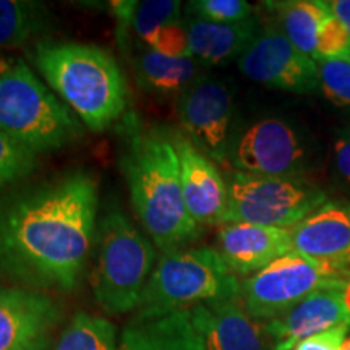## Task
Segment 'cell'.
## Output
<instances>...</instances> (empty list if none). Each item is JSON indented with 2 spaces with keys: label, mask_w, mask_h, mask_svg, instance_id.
Here are the masks:
<instances>
[{
  "label": "cell",
  "mask_w": 350,
  "mask_h": 350,
  "mask_svg": "<svg viewBox=\"0 0 350 350\" xmlns=\"http://www.w3.org/2000/svg\"><path fill=\"white\" fill-rule=\"evenodd\" d=\"M98 183L85 170L0 193V275L34 291H73L93 252Z\"/></svg>",
  "instance_id": "obj_1"
},
{
  "label": "cell",
  "mask_w": 350,
  "mask_h": 350,
  "mask_svg": "<svg viewBox=\"0 0 350 350\" xmlns=\"http://www.w3.org/2000/svg\"><path fill=\"white\" fill-rule=\"evenodd\" d=\"M120 165L131 206L152 242L163 253L178 250L200 235V226L187 211L180 163L172 131L144 129L133 113L122 124Z\"/></svg>",
  "instance_id": "obj_2"
},
{
  "label": "cell",
  "mask_w": 350,
  "mask_h": 350,
  "mask_svg": "<svg viewBox=\"0 0 350 350\" xmlns=\"http://www.w3.org/2000/svg\"><path fill=\"white\" fill-rule=\"evenodd\" d=\"M31 60L90 130L104 131L124 117L129 88L109 51L91 44L44 39L34 46Z\"/></svg>",
  "instance_id": "obj_3"
},
{
  "label": "cell",
  "mask_w": 350,
  "mask_h": 350,
  "mask_svg": "<svg viewBox=\"0 0 350 350\" xmlns=\"http://www.w3.org/2000/svg\"><path fill=\"white\" fill-rule=\"evenodd\" d=\"M91 286L100 308L109 314L138 310L154 271L152 243L119 209L104 214L96 229Z\"/></svg>",
  "instance_id": "obj_4"
},
{
  "label": "cell",
  "mask_w": 350,
  "mask_h": 350,
  "mask_svg": "<svg viewBox=\"0 0 350 350\" xmlns=\"http://www.w3.org/2000/svg\"><path fill=\"white\" fill-rule=\"evenodd\" d=\"M0 131L34 154L78 142L83 126L23 60L0 72Z\"/></svg>",
  "instance_id": "obj_5"
},
{
  "label": "cell",
  "mask_w": 350,
  "mask_h": 350,
  "mask_svg": "<svg viewBox=\"0 0 350 350\" xmlns=\"http://www.w3.org/2000/svg\"><path fill=\"white\" fill-rule=\"evenodd\" d=\"M232 299H240V282L216 248H178L157 260L138 310H172Z\"/></svg>",
  "instance_id": "obj_6"
},
{
  "label": "cell",
  "mask_w": 350,
  "mask_h": 350,
  "mask_svg": "<svg viewBox=\"0 0 350 350\" xmlns=\"http://www.w3.org/2000/svg\"><path fill=\"white\" fill-rule=\"evenodd\" d=\"M229 204L222 224H247L292 227L325 204L327 193L305 177H265L226 169Z\"/></svg>",
  "instance_id": "obj_7"
},
{
  "label": "cell",
  "mask_w": 350,
  "mask_h": 350,
  "mask_svg": "<svg viewBox=\"0 0 350 350\" xmlns=\"http://www.w3.org/2000/svg\"><path fill=\"white\" fill-rule=\"evenodd\" d=\"M350 284L338 262L291 252L240 284V301L253 319L271 321L321 288Z\"/></svg>",
  "instance_id": "obj_8"
},
{
  "label": "cell",
  "mask_w": 350,
  "mask_h": 350,
  "mask_svg": "<svg viewBox=\"0 0 350 350\" xmlns=\"http://www.w3.org/2000/svg\"><path fill=\"white\" fill-rule=\"evenodd\" d=\"M180 131L214 164L229 167L235 133V99L232 86L209 73L201 75L175 98Z\"/></svg>",
  "instance_id": "obj_9"
},
{
  "label": "cell",
  "mask_w": 350,
  "mask_h": 350,
  "mask_svg": "<svg viewBox=\"0 0 350 350\" xmlns=\"http://www.w3.org/2000/svg\"><path fill=\"white\" fill-rule=\"evenodd\" d=\"M308 167V144L287 120L265 117L239 125L227 169L265 177H304Z\"/></svg>",
  "instance_id": "obj_10"
},
{
  "label": "cell",
  "mask_w": 350,
  "mask_h": 350,
  "mask_svg": "<svg viewBox=\"0 0 350 350\" xmlns=\"http://www.w3.org/2000/svg\"><path fill=\"white\" fill-rule=\"evenodd\" d=\"M237 65L252 81L273 90L308 94L319 88L317 62L301 54L275 23L262 26Z\"/></svg>",
  "instance_id": "obj_11"
},
{
  "label": "cell",
  "mask_w": 350,
  "mask_h": 350,
  "mask_svg": "<svg viewBox=\"0 0 350 350\" xmlns=\"http://www.w3.org/2000/svg\"><path fill=\"white\" fill-rule=\"evenodd\" d=\"M62 318L51 295L26 287H0V350H33L49 345Z\"/></svg>",
  "instance_id": "obj_12"
},
{
  "label": "cell",
  "mask_w": 350,
  "mask_h": 350,
  "mask_svg": "<svg viewBox=\"0 0 350 350\" xmlns=\"http://www.w3.org/2000/svg\"><path fill=\"white\" fill-rule=\"evenodd\" d=\"M274 12L278 28L310 59L336 55L350 47L344 25L321 0H287L266 3Z\"/></svg>",
  "instance_id": "obj_13"
},
{
  "label": "cell",
  "mask_w": 350,
  "mask_h": 350,
  "mask_svg": "<svg viewBox=\"0 0 350 350\" xmlns=\"http://www.w3.org/2000/svg\"><path fill=\"white\" fill-rule=\"evenodd\" d=\"M262 325L273 350H292L312 336L350 325V284L321 288Z\"/></svg>",
  "instance_id": "obj_14"
},
{
  "label": "cell",
  "mask_w": 350,
  "mask_h": 350,
  "mask_svg": "<svg viewBox=\"0 0 350 350\" xmlns=\"http://www.w3.org/2000/svg\"><path fill=\"white\" fill-rule=\"evenodd\" d=\"M172 142L180 163L182 191L188 214L198 226H221L229 204L224 174L182 131H172Z\"/></svg>",
  "instance_id": "obj_15"
},
{
  "label": "cell",
  "mask_w": 350,
  "mask_h": 350,
  "mask_svg": "<svg viewBox=\"0 0 350 350\" xmlns=\"http://www.w3.org/2000/svg\"><path fill=\"white\" fill-rule=\"evenodd\" d=\"M216 250L235 275H250L292 252L291 229L227 222L217 230Z\"/></svg>",
  "instance_id": "obj_16"
},
{
  "label": "cell",
  "mask_w": 350,
  "mask_h": 350,
  "mask_svg": "<svg viewBox=\"0 0 350 350\" xmlns=\"http://www.w3.org/2000/svg\"><path fill=\"white\" fill-rule=\"evenodd\" d=\"M291 234L292 252L342 266L350 255V201L327 200L292 227Z\"/></svg>",
  "instance_id": "obj_17"
},
{
  "label": "cell",
  "mask_w": 350,
  "mask_h": 350,
  "mask_svg": "<svg viewBox=\"0 0 350 350\" xmlns=\"http://www.w3.org/2000/svg\"><path fill=\"white\" fill-rule=\"evenodd\" d=\"M185 26L191 57L206 68L239 60L261 29L255 16L234 25L211 23L191 16L185 20Z\"/></svg>",
  "instance_id": "obj_18"
},
{
  "label": "cell",
  "mask_w": 350,
  "mask_h": 350,
  "mask_svg": "<svg viewBox=\"0 0 350 350\" xmlns=\"http://www.w3.org/2000/svg\"><path fill=\"white\" fill-rule=\"evenodd\" d=\"M138 49L131 55V70L137 85L143 91L156 96H174L178 98L204 75V68L193 57L172 59L159 52L137 44Z\"/></svg>",
  "instance_id": "obj_19"
},
{
  "label": "cell",
  "mask_w": 350,
  "mask_h": 350,
  "mask_svg": "<svg viewBox=\"0 0 350 350\" xmlns=\"http://www.w3.org/2000/svg\"><path fill=\"white\" fill-rule=\"evenodd\" d=\"M111 7L117 20V38L125 54L131 47V38L143 42L163 26L182 20V3L175 0H116Z\"/></svg>",
  "instance_id": "obj_20"
},
{
  "label": "cell",
  "mask_w": 350,
  "mask_h": 350,
  "mask_svg": "<svg viewBox=\"0 0 350 350\" xmlns=\"http://www.w3.org/2000/svg\"><path fill=\"white\" fill-rule=\"evenodd\" d=\"M49 12L29 0H0V49L25 46L34 34L46 31Z\"/></svg>",
  "instance_id": "obj_21"
},
{
  "label": "cell",
  "mask_w": 350,
  "mask_h": 350,
  "mask_svg": "<svg viewBox=\"0 0 350 350\" xmlns=\"http://www.w3.org/2000/svg\"><path fill=\"white\" fill-rule=\"evenodd\" d=\"M52 350H120L117 327L106 318L78 312Z\"/></svg>",
  "instance_id": "obj_22"
},
{
  "label": "cell",
  "mask_w": 350,
  "mask_h": 350,
  "mask_svg": "<svg viewBox=\"0 0 350 350\" xmlns=\"http://www.w3.org/2000/svg\"><path fill=\"white\" fill-rule=\"evenodd\" d=\"M314 62L318 67L319 90L325 98L338 107H350V47Z\"/></svg>",
  "instance_id": "obj_23"
},
{
  "label": "cell",
  "mask_w": 350,
  "mask_h": 350,
  "mask_svg": "<svg viewBox=\"0 0 350 350\" xmlns=\"http://www.w3.org/2000/svg\"><path fill=\"white\" fill-rule=\"evenodd\" d=\"M36 165L38 154L0 131V188L23 180Z\"/></svg>",
  "instance_id": "obj_24"
},
{
  "label": "cell",
  "mask_w": 350,
  "mask_h": 350,
  "mask_svg": "<svg viewBox=\"0 0 350 350\" xmlns=\"http://www.w3.org/2000/svg\"><path fill=\"white\" fill-rule=\"evenodd\" d=\"M187 10L195 18L211 23L234 25L252 18L253 7L243 0H193L188 2Z\"/></svg>",
  "instance_id": "obj_25"
},
{
  "label": "cell",
  "mask_w": 350,
  "mask_h": 350,
  "mask_svg": "<svg viewBox=\"0 0 350 350\" xmlns=\"http://www.w3.org/2000/svg\"><path fill=\"white\" fill-rule=\"evenodd\" d=\"M138 44H143L144 47H150V49L165 57H172V59L191 57L185 20H178L163 26L154 34Z\"/></svg>",
  "instance_id": "obj_26"
},
{
  "label": "cell",
  "mask_w": 350,
  "mask_h": 350,
  "mask_svg": "<svg viewBox=\"0 0 350 350\" xmlns=\"http://www.w3.org/2000/svg\"><path fill=\"white\" fill-rule=\"evenodd\" d=\"M332 180L350 198V129L336 131L332 146Z\"/></svg>",
  "instance_id": "obj_27"
},
{
  "label": "cell",
  "mask_w": 350,
  "mask_h": 350,
  "mask_svg": "<svg viewBox=\"0 0 350 350\" xmlns=\"http://www.w3.org/2000/svg\"><path fill=\"white\" fill-rule=\"evenodd\" d=\"M349 331L350 325L332 327L329 331L301 340L292 350H342V344L347 339Z\"/></svg>",
  "instance_id": "obj_28"
},
{
  "label": "cell",
  "mask_w": 350,
  "mask_h": 350,
  "mask_svg": "<svg viewBox=\"0 0 350 350\" xmlns=\"http://www.w3.org/2000/svg\"><path fill=\"white\" fill-rule=\"evenodd\" d=\"M327 5L336 15V18L344 25L350 39V0H332V2H327Z\"/></svg>",
  "instance_id": "obj_29"
},
{
  "label": "cell",
  "mask_w": 350,
  "mask_h": 350,
  "mask_svg": "<svg viewBox=\"0 0 350 350\" xmlns=\"http://www.w3.org/2000/svg\"><path fill=\"white\" fill-rule=\"evenodd\" d=\"M342 266H344V269L347 271V273L350 274V255H349L347 258H345V260H344V265H342Z\"/></svg>",
  "instance_id": "obj_30"
},
{
  "label": "cell",
  "mask_w": 350,
  "mask_h": 350,
  "mask_svg": "<svg viewBox=\"0 0 350 350\" xmlns=\"http://www.w3.org/2000/svg\"><path fill=\"white\" fill-rule=\"evenodd\" d=\"M10 65H8L5 60H2V57H0V72H3V70H7Z\"/></svg>",
  "instance_id": "obj_31"
},
{
  "label": "cell",
  "mask_w": 350,
  "mask_h": 350,
  "mask_svg": "<svg viewBox=\"0 0 350 350\" xmlns=\"http://www.w3.org/2000/svg\"><path fill=\"white\" fill-rule=\"evenodd\" d=\"M342 350H350V336L347 339L344 340V344H342Z\"/></svg>",
  "instance_id": "obj_32"
},
{
  "label": "cell",
  "mask_w": 350,
  "mask_h": 350,
  "mask_svg": "<svg viewBox=\"0 0 350 350\" xmlns=\"http://www.w3.org/2000/svg\"><path fill=\"white\" fill-rule=\"evenodd\" d=\"M33 350H47V347H39V349H33Z\"/></svg>",
  "instance_id": "obj_33"
}]
</instances>
